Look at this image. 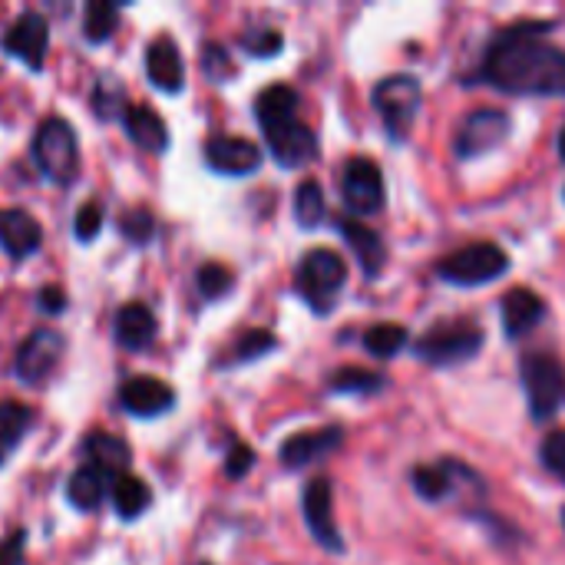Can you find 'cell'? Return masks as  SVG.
Segmentation results:
<instances>
[{"instance_id": "74e56055", "label": "cell", "mask_w": 565, "mask_h": 565, "mask_svg": "<svg viewBox=\"0 0 565 565\" xmlns=\"http://www.w3.org/2000/svg\"><path fill=\"white\" fill-rule=\"evenodd\" d=\"M103 218H106V212H103V205L99 202H83L79 209H76V218H73V238L76 242H83V245H89L99 232H103Z\"/></svg>"}, {"instance_id": "d6986e66", "label": "cell", "mask_w": 565, "mask_h": 565, "mask_svg": "<svg viewBox=\"0 0 565 565\" xmlns=\"http://www.w3.org/2000/svg\"><path fill=\"white\" fill-rule=\"evenodd\" d=\"M43 245V225L36 215L26 209H0V248L13 258L23 262Z\"/></svg>"}, {"instance_id": "603a6c76", "label": "cell", "mask_w": 565, "mask_h": 565, "mask_svg": "<svg viewBox=\"0 0 565 565\" xmlns=\"http://www.w3.org/2000/svg\"><path fill=\"white\" fill-rule=\"evenodd\" d=\"M122 129H126V136H129L139 149H146V152H166V149H169V126H166V119H162L156 109H149L146 103L126 106V113H122Z\"/></svg>"}, {"instance_id": "f1b7e54d", "label": "cell", "mask_w": 565, "mask_h": 565, "mask_svg": "<svg viewBox=\"0 0 565 565\" xmlns=\"http://www.w3.org/2000/svg\"><path fill=\"white\" fill-rule=\"evenodd\" d=\"M275 348H278V338H275L271 331H265V328L245 331V334L232 344V351L218 361V367H242V364H252V361L271 354Z\"/></svg>"}, {"instance_id": "ac0fdd59", "label": "cell", "mask_w": 565, "mask_h": 565, "mask_svg": "<svg viewBox=\"0 0 565 565\" xmlns=\"http://www.w3.org/2000/svg\"><path fill=\"white\" fill-rule=\"evenodd\" d=\"M344 444V430L341 427H318V430H301L295 437H288L281 444V467L288 470H301L315 460H324L328 454H334Z\"/></svg>"}, {"instance_id": "e575fe53", "label": "cell", "mask_w": 565, "mask_h": 565, "mask_svg": "<svg viewBox=\"0 0 565 565\" xmlns=\"http://www.w3.org/2000/svg\"><path fill=\"white\" fill-rule=\"evenodd\" d=\"M126 96H122V86L116 83V76H106L96 83L93 89V113L99 119H113V116H122L126 113Z\"/></svg>"}, {"instance_id": "ab89813d", "label": "cell", "mask_w": 565, "mask_h": 565, "mask_svg": "<svg viewBox=\"0 0 565 565\" xmlns=\"http://www.w3.org/2000/svg\"><path fill=\"white\" fill-rule=\"evenodd\" d=\"M255 467V450L248 444H235L225 457V477L228 480H242L248 470Z\"/></svg>"}, {"instance_id": "f546056e", "label": "cell", "mask_w": 565, "mask_h": 565, "mask_svg": "<svg viewBox=\"0 0 565 565\" xmlns=\"http://www.w3.org/2000/svg\"><path fill=\"white\" fill-rule=\"evenodd\" d=\"M119 26V7L109 0H89L83 7V36L89 43H106Z\"/></svg>"}, {"instance_id": "cb8c5ba5", "label": "cell", "mask_w": 565, "mask_h": 565, "mask_svg": "<svg viewBox=\"0 0 565 565\" xmlns=\"http://www.w3.org/2000/svg\"><path fill=\"white\" fill-rule=\"evenodd\" d=\"M83 454H86L89 467H96L99 473H106V477H113V480L122 477V473L129 470V463H132L129 444H126L122 437H116V434H106V430L89 434V437L83 440Z\"/></svg>"}, {"instance_id": "836d02e7", "label": "cell", "mask_w": 565, "mask_h": 565, "mask_svg": "<svg viewBox=\"0 0 565 565\" xmlns=\"http://www.w3.org/2000/svg\"><path fill=\"white\" fill-rule=\"evenodd\" d=\"M242 50L248 56H258V60H268V56H278L281 46H285V36L275 30V26H252L242 33Z\"/></svg>"}, {"instance_id": "f6af8a7d", "label": "cell", "mask_w": 565, "mask_h": 565, "mask_svg": "<svg viewBox=\"0 0 565 565\" xmlns=\"http://www.w3.org/2000/svg\"><path fill=\"white\" fill-rule=\"evenodd\" d=\"M202 565H209V563H202Z\"/></svg>"}, {"instance_id": "2e32d148", "label": "cell", "mask_w": 565, "mask_h": 565, "mask_svg": "<svg viewBox=\"0 0 565 565\" xmlns=\"http://www.w3.org/2000/svg\"><path fill=\"white\" fill-rule=\"evenodd\" d=\"M477 473L467 470L463 463L457 460H440V463H424V467H414L411 473V483L417 490L420 500L427 503H444L447 497H454L463 483H473Z\"/></svg>"}, {"instance_id": "ffe728a7", "label": "cell", "mask_w": 565, "mask_h": 565, "mask_svg": "<svg viewBox=\"0 0 565 565\" xmlns=\"http://www.w3.org/2000/svg\"><path fill=\"white\" fill-rule=\"evenodd\" d=\"M500 311H503V331H507V338H510V341H520V338H526L533 328H540V321H543V315H546V305H543V298H540L536 291H530V288H513V291L503 298Z\"/></svg>"}, {"instance_id": "d590c367", "label": "cell", "mask_w": 565, "mask_h": 565, "mask_svg": "<svg viewBox=\"0 0 565 565\" xmlns=\"http://www.w3.org/2000/svg\"><path fill=\"white\" fill-rule=\"evenodd\" d=\"M119 235L129 245H149L156 238V218L146 209H132L119 218Z\"/></svg>"}, {"instance_id": "8d00e7d4", "label": "cell", "mask_w": 565, "mask_h": 565, "mask_svg": "<svg viewBox=\"0 0 565 565\" xmlns=\"http://www.w3.org/2000/svg\"><path fill=\"white\" fill-rule=\"evenodd\" d=\"M202 70L212 83H228L235 76V60L222 43H205L202 46Z\"/></svg>"}, {"instance_id": "8992f818", "label": "cell", "mask_w": 565, "mask_h": 565, "mask_svg": "<svg viewBox=\"0 0 565 565\" xmlns=\"http://www.w3.org/2000/svg\"><path fill=\"white\" fill-rule=\"evenodd\" d=\"M434 271L447 285L477 288V285H490L497 278H503L510 271V255L493 242H473V245H463V248L444 255L434 265Z\"/></svg>"}, {"instance_id": "1f68e13d", "label": "cell", "mask_w": 565, "mask_h": 565, "mask_svg": "<svg viewBox=\"0 0 565 565\" xmlns=\"http://www.w3.org/2000/svg\"><path fill=\"white\" fill-rule=\"evenodd\" d=\"M324 192L315 179H305L298 189H295V222L301 228H318L324 222Z\"/></svg>"}, {"instance_id": "7c38bea8", "label": "cell", "mask_w": 565, "mask_h": 565, "mask_svg": "<svg viewBox=\"0 0 565 565\" xmlns=\"http://www.w3.org/2000/svg\"><path fill=\"white\" fill-rule=\"evenodd\" d=\"M63 351H66V338H63L60 331H53V328H36V331H30V334L20 341V348H17V354H13V374H17L23 384H40V381H46L50 371L60 364Z\"/></svg>"}, {"instance_id": "60d3db41", "label": "cell", "mask_w": 565, "mask_h": 565, "mask_svg": "<svg viewBox=\"0 0 565 565\" xmlns=\"http://www.w3.org/2000/svg\"><path fill=\"white\" fill-rule=\"evenodd\" d=\"M36 308H40V315L56 318V315H63L70 308V298H66V291L60 285H46V288L36 291Z\"/></svg>"}, {"instance_id": "d6a6232c", "label": "cell", "mask_w": 565, "mask_h": 565, "mask_svg": "<svg viewBox=\"0 0 565 565\" xmlns=\"http://www.w3.org/2000/svg\"><path fill=\"white\" fill-rule=\"evenodd\" d=\"M195 285H199V295H202L205 301H218V298H225V295L232 291L235 275H232L225 265H218V262H205V265L199 268V275H195Z\"/></svg>"}, {"instance_id": "6da1fadb", "label": "cell", "mask_w": 565, "mask_h": 565, "mask_svg": "<svg viewBox=\"0 0 565 565\" xmlns=\"http://www.w3.org/2000/svg\"><path fill=\"white\" fill-rule=\"evenodd\" d=\"M553 23H513L500 30L470 83H490L510 96H565V50L550 43Z\"/></svg>"}, {"instance_id": "3957f363", "label": "cell", "mask_w": 565, "mask_h": 565, "mask_svg": "<svg viewBox=\"0 0 565 565\" xmlns=\"http://www.w3.org/2000/svg\"><path fill=\"white\" fill-rule=\"evenodd\" d=\"M30 156H33V166L40 169V175L60 189L73 185L79 175V139H76V129L63 116H46L36 126Z\"/></svg>"}, {"instance_id": "7a4b0ae2", "label": "cell", "mask_w": 565, "mask_h": 565, "mask_svg": "<svg viewBox=\"0 0 565 565\" xmlns=\"http://www.w3.org/2000/svg\"><path fill=\"white\" fill-rule=\"evenodd\" d=\"M298 106H301L298 93L285 83L262 89L255 99V119L265 132L271 159L281 169H298L318 159V136L298 116Z\"/></svg>"}, {"instance_id": "9c48e42d", "label": "cell", "mask_w": 565, "mask_h": 565, "mask_svg": "<svg viewBox=\"0 0 565 565\" xmlns=\"http://www.w3.org/2000/svg\"><path fill=\"white\" fill-rule=\"evenodd\" d=\"M341 195H344V205L351 215H377L387 202L381 169L367 156L348 159L344 175H341Z\"/></svg>"}, {"instance_id": "4dcf8cb0", "label": "cell", "mask_w": 565, "mask_h": 565, "mask_svg": "<svg viewBox=\"0 0 565 565\" xmlns=\"http://www.w3.org/2000/svg\"><path fill=\"white\" fill-rule=\"evenodd\" d=\"M407 344H411V334H407L404 324H374V328L364 331V348H367V354H374V358H381V361L397 358Z\"/></svg>"}, {"instance_id": "52a82bcc", "label": "cell", "mask_w": 565, "mask_h": 565, "mask_svg": "<svg viewBox=\"0 0 565 565\" xmlns=\"http://www.w3.org/2000/svg\"><path fill=\"white\" fill-rule=\"evenodd\" d=\"M523 391L536 424L553 420L565 407V367L553 354H526L520 361Z\"/></svg>"}, {"instance_id": "484cf974", "label": "cell", "mask_w": 565, "mask_h": 565, "mask_svg": "<svg viewBox=\"0 0 565 565\" xmlns=\"http://www.w3.org/2000/svg\"><path fill=\"white\" fill-rule=\"evenodd\" d=\"M106 490H109V477L86 463L66 480V503L79 513H93L103 503Z\"/></svg>"}, {"instance_id": "e0dca14e", "label": "cell", "mask_w": 565, "mask_h": 565, "mask_svg": "<svg viewBox=\"0 0 565 565\" xmlns=\"http://www.w3.org/2000/svg\"><path fill=\"white\" fill-rule=\"evenodd\" d=\"M146 76L159 93L175 96V93L185 89V63H182V53H179L172 36L162 33V36L149 40V46H146Z\"/></svg>"}, {"instance_id": "7bdbcfd3", "label": "cell", "mask_w": 565, "mask_h": 565, "mask_svg": "<svg viewBox=\"0 0 565 565\" xmlns=\"http://www.w3.org/2000/svg\"><path fill=\"white\" fill-rule=\"evenodd\" d=\"M559 159L565 162V126H563V132H559Z\"/></svg>"}, {"instance_id": "277c9868", "label": "cell", "mask_w": 565, "mask_h": 565, "mask_svg": "<svg viewBox=\"0 0 565 565\" xmlns=\"http://www.w3.org/2000/svg\"><path fill=\"white\" fill-rule=\"evenodd\" d=\"M348 285V265L338 252L331 248H311L295 271V291L298 298L315 311V315H328L334 311L341 291Z\"/></svg>"}, {"instance_id": "44dd1931", "label": "cell", "mask_w": 565, "mask_h": 565, "mask_svg": "<svg viewBox=\"0 0 565 565\" xmlns=\"http://www.w3.org/2000/svg\"><path fill=\"white\" fill-rule=\"evenodd\" d=\"M159 324H156V315L149 311V305L142 301H129L116 311V321H113V338L119 348L126 351H142L152 344Z\"/></svg>"}, {"instance_id": "9a60e30c", "label": "cell", "mask_w": 565, "mask_h": 565, "mask_svg": "<svg viewBox=\"0 0 565 565\" xmlns=\"http://www.w3.org/2000/svg\"><path fill=\"white\" fill-rule=\"evenodd\" d=\"M119 404L126 414L139 420H152L175 407V391L159 377H129L119 387Z\"/></svg>"}, {"instance_id": "8fae6325", "label": "cell", "mask_w": 565, "mask_h": 565, "mask_svg": "<svg viewBox=\"0 0 565 565\" xmlns=\"http://www.w3.org/2000/svg\"><path fill=\"white\" fill-rule=\"evenodd\" d=\"M3 53L20 60L26 70L40 73L43 70V60H46V46H50V23L43 13L36 10H23L13 17V23L3 30V40H0Z\"/></svg>"}, {"instance_id": "30bf717a", "label": "cell", "mask_w": 565, "mask_h": 565, "mask_svg": "<svg viewBox=\"0 0 565 565\" xmlns=\"http://www.w3.org/2000/svg\"><path fill=\"white\" fill-rule=\"evenodd\" d=\"M301 513H305V523L315 536V543L334 556L344 553V540H341V530H338V520H334V487L328 477H315L305 493H301Z\"/></svg>"}, {"instance_id": "4fadbf2b", "label": "cell", "mask_w": 565, "mask_h": 565, "mask_svg": "<svg viewBox=\"0 0 565 565\" xmlns=\"http://www.w3.org/2000/svg\"><path fill=\"white\" fill-rule=\"evenodd\" d=\"M507 136H510V116L503 109H473L463 116L454 149L460 159H477L503 146Z\"/></svg>"}, {"instance_id": "7402d4cb", "label": "cell", "mask_w": 565, "mask_h": 565, "mask_svg": "<svg viewBox=\"0 0 565 565\" xmlns=\"http://www.w3.org/2000/svg\"><path fill=\"white\" fill-rule=\"evenodd\" d=\"M338 228H341L344 242L351 245V252H354L364 278H377L384 271V265H387V245H384V238L374 228H367V225H361L354 218H341Z\"/></svg>"}, {"instance_id": "ee69618b", "label": "cell", "mask_w": 565, "mask_h": 565, "mask_svg": "<svg viewBox=\"0 0 565 565\" xmlns=\"http://www.w3.org/2000/svg\"><path fill=\"white\" fill-rule=\"evenodd\" d=\"M563 526H565V513H563Z\"/></svg>"}, {"instance_id": "5b68a950", "label": "cell", "mask_w": 565, "mask_h": 565, "mask_svg": "<svg viewBox=\"0 0 565 565\" xmlns=\"http://www.w3.org/2000/svg\"><path fill=\"white\" fill-rule=\"evenodd\" d=\"M480 351H483V328L467 318L440 321L414 344V354L430 367H457L473 361Z\"/></svg>"}, {"instance_id": "f35d334b", "label": "cell", "mask_w": 565, "mask_h": 565, "mask_svg": "<svg viewBox=\"0 0 565 565\" xmlns=\"http://www.w3.org/2000/svg\"><path fill=\"white\" fill-rule=\"evenodd\" d=\"M540 457H543L546 470H550L553 477H559L565 483V430H553V434L543 440Z\"/></svg>"}, {"instance_id": "d4e9b609", "label": "cell", "mask_w": 565, "mask_h": 565, "mask_svg": "<svg viewBox=\"0 0 565 565\" xmlns=\"http://www.w3.org/2000/svg\"><path fill=\"white\" fill-rule=\"evenodd\" d=\"M109 500H113V510L119 520L132 523L139 520L149 507H152V490L146 480L132 477V473H122L109 483Z\"/></svg>"}, {"instance_id": "ba28073f", "label": "cell", "mask_w": 565, "mask_h": 565, "mask_svg": "<svg viewBox=\"0 0 565 565\" xmlns=\"http://www.w3.org/2000/svg\"><path fill=\"white\" fill-rule=\"evenodd\" d=\"M374 109L394 142H404L420 113V83L411 73H394L374 86Z\"/></svg>"}, {"instance_id": "b9f144b4", "label": "cell", "mask_w": 565, "mask_h": 565, "mask_svg": "<svg viewBox=\"0 0 565 565\" xmlns=\"http://www.w3.org/2000/svg\"><path fill=\"white\" fill-rule=\"evenodd\" d=\"M26 553V530H13L0 540V565H23Z\"/></svg>"}, {"instance_id": "83f0119b", "label": "cell", "mask_w": 565, "mask_h": 565, "mask_svg": "<svg viewBox=\"0 0 565 565\" xmlns=\"http://www.w3.org/2000/svg\"><path fill=\"white\" fill-rule=\"evenodd\" d=\"M384 387H387V377L367 367H341L328 381L331 394H354V397H371V394H381Z\"/></svg>"}, {"instance_id": "4316f807", "label": "cell", "mask_w": 565, "mask_h": 565, "mask_svg": "<svg viewBox=\"0 0 565 565\" xmlns=\"http://www.w3.org/2000/svg\"><path fill=\"white\" fill-rule=\"evenodd\" d=\"M33 427V411L20 401H0V467L13 457L20 440Z\"/></svg>"}, {"instance_id": "5bb4252c", "label": "cell", "mask_w": 565, "mask_h": 565, "mask_svg": "<svg viewBox=\"0 0 565 565\" xmlns=\"http://www.w3.org/2000/svg\"><path fill=\"white\" fill-rule=\"evenodd\" d=\"M202 152L209 169L218 175H252L262 166V149L242 136H209Z\"/></svg>"}]
</instances>
